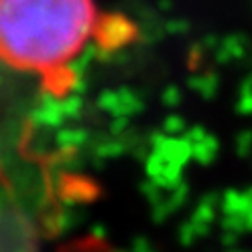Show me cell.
Returning <instances> with one entry per match:
<instances>
[{"instance_id": "cell-1", "label": "cell", "mask_w": 252, "mask_h": 252, "mask_svg": "<svg viewBox=\"0 0 252 252\" xmlns=\"http://www.w3.org/2000/svg\"><path fill=\"white\" fill-rule=\"evenodd\" d=\"M94 0H0V60L20 72L52 74L94 36Z\"/></svg>"}]
</instances>
